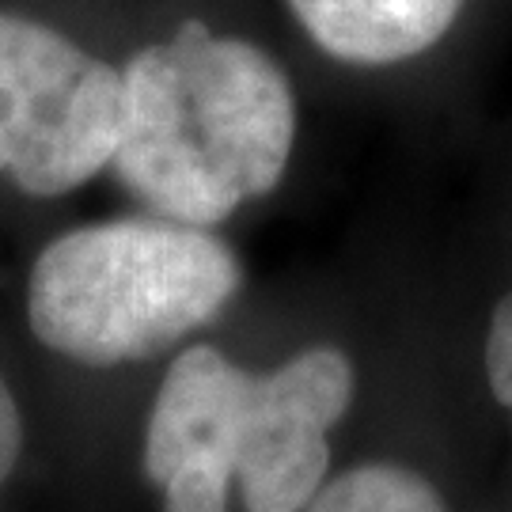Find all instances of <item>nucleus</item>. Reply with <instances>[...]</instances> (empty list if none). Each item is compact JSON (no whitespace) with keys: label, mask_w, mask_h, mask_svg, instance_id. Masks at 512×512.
I'll use <instances>...</instances> for the list:
<instances>
[{"label":"nucleus","mask_w":512,"mask_h":512,"mask_svg":"<svg viewBox=\"0 0 512 512\" xmlns=\"http://www.w3.org/2000/svg\"><path fill=\"white\" fill-rule=\"evenodd\" d=\"M304 35L346 65H399L456 27L463 0H285Z\"/></svg>","instance_id":"6"},{"label":"nucleus","mask_w":512,"mask_h":512,"mask_svg":"<svg viewBox=\"0 0 512 512\" xmlns=\"http://www.w3.org/2000/svg\"><path fill=\"white\" fill-rule=\"evenodd\" d=\"M357 372L342 349L311 346L247 376L236 418L243 512H304L330 471V433L346 418Z\"/></svg>","instance_id":"4"},{"label":"nucleus","mask_w":512,"mask_h":512,"mask_svg":"<svg viewBox=\"0 0 512 512\" xmlns=\"http://www.w3.org/2000/svg\"><path fill=\"white\" fill-rule=\"evenodd\" d=\"M251 368L209 342L175 349L148 403L141 471L164 512H228L236 494V418Z\"/></svg>","instance_id":"5"},{"label":"nucleus","mask_w":512,"mask_h":512,"mask_svg":"<svg viewBox=\"0 0 512 512\" xmlns=\"http://www.w3.org/2000/svg\"><path fill=\"white\" fill-rule=\"evenodd\" d=\"M304 512H448L425 475L403 463H361L327 478Z\"/></svg>","instance_id":"7"},{"label":"nucleus","mask_w":512,"mask_h":512,"mask_svg":"<svg viewBox=\"0 0 512 512\" xmlns=\"http://www.w3.org/2000/svg\"><path fill=\"white\" fill-rule=\"evenodd\" d=\"M23 452H27L23 406H19V395L12 391V384H8V376L0 372V490L16 478Z\"/></svg>","instance_id":"9"},{"label":"nucleus","mask_w":512,"mask_h":512,"mask_svg":"<svg viewBox=\"0 0 512 512\" xmlns=\"http://www.w3.org/2000/svg\"><path fill=\"white\" fill-rule=\"evenodd\" d=\"M122 65L57 19L0 0V183L50 202L110 171Z\"/></svg>","instance_id":"3"},{"label":"nucleus","mask_w":512,"mask_h":512,"mask_svg":"<svg viewBox=\"0 0 512 512\" xmlns=\"http://www.w3.org/2000/svg\"><path fill=\"white\" fill-rule=\"evenodd\" d=\"M110 175L141 213L220 228L274 194L296 145V95L258 42L186 16L122 61Z\"/></svg>","instance_id":"1"},{"label":"nucleus","mask_w":512,"mask_h":512,"mask_svg":"<svg viewBox=\"0 0 512 512\" xmlns=\"http://www.w3.org/2000/svg\"><path fill=\"white\" fill-rule=\"evenodd\" d=\"M482 365H486V380L494 399L512 418V293L497 300L490 327H486V342H482Z\"/></svg>","instance_id":"8"},{"label":"nucleus","mask_w":512,"mask_h":512,"mask_svg":"<svg viewBox=\"0 0 512 512\" xmlns=\"http://www.w3.org/2000/svg\"><path fill=\"white\" fill-rule=\"evenodd\" d=\"M243 266L213 232L133 213L42 243L23 281V319L46 353L126 368L183 349L239 296Z\"/></svg>","instance_id":"2"}]
</instances>
